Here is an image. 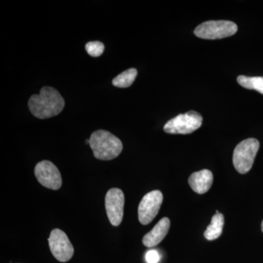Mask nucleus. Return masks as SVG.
<instances>
[{"mask_svg": "<svg viewBox=\"0 0 263 263\" xmlns=\"http://www.w3.org/2000/svg\"><path fill=\"white\" fill-rule=\"evenodd\" d=\"M48 245L53 257L60 262H67L73 256V247L65 232L61 230H52L48 238Z\"/></svg>", "mask_w": 263, "mask_h": 263, "instance_id": "6", "label": "nucleus"}, {"mask_svg": "<svg viewBox=\"0 0 263 263\" xmlns=\"http://www.w3.org/2000/svg\"><path fill=\"white\" fill-rule=\"evenodd\" d=\"M34 174L37 181L45 187L57 190L62 186L61 174L56 165L50 161L39 162L34 168Z\"/></svg>", "mask_w": 263, "mask_h": 263, "instance_id": "8", "label": "nucleus"}, {"mask_svg": "<svg viewBox=\"0 0 263 263\" xmlns=\"http://www.w3.org/2000/svg\"><path fill=\"white\" fill-rule=\"evenodd\" d=\"M224 224V218L221 213L214 214L213 216L210 224L208 226L206 230L204 233V236L209 240L217 239L222 233L223 227Z\"/></svg>", "mask_w": 263, "mask_h": 263, "instance_id": "12", "label": "nucleus"}, {"mask_svg": "<svg viewBox=\"0 0 263 263\" xmlns=\"http://www.w3.org/2000/svg\"><path fill=\"white\" fill-rule=\"evenodd\" d=\"M160 256L156 250H150L146 254V260L148 263H157L160 261Z\"/></svg>", "mask_w": 263, "mask_h": 263, "instance_id": "16", "label": "nucleus"}, {"mask_svg": "<svg viewBox=\"0 0 263 263\" xmlns=\"http://www.w3.org/2000/svg\"><path fill=\"white\" fill-rule=\"evenodd\" d=\"M237 81L243 88L255 90L263 95V77L240 76L237 78Z\"/></svg>", "mask_w": 263, "mask_h": 263, "instance_id": "14", "label": "nucleus"}, {"mask_svg": "<svg viewBox=\"0 0 263 263\" xmlns=\"http://www.w3.org/2000/svg\"><path fill=\"white\" fill-rule=\"evenodd\" d=\"M259 148V141L255 138H248L237 145L233 152V162L239 174H247L252 169Z\"/></svg>", "mask_w": 263, "mask_h": 263, "instance_id": "3", "label": "nucleus"}, {"mask_svg": "<svg viewBox=\"0 0 263 263\" xmlns=\"http://www.w3.org/2000/svg\"><path fill=\"white\" fill-rule=\"evenodd\" d=\"M124 195L120 189H110L105 196V209L110 224L117 227L124 216Z\"/></svg>", "mask_w": 263, "mask_h": 263, "instance_id": "9", "label": "nucleus"}, {"mask_svg": "<svg viewBox=\"0 0 263 263\" xmlns=\"http://www.w3.org/2000/svg\"><path fill=\"white\" fill-rule=\"evenodd\" d=\"M163 201L160 190H154L145 195L138 206V219L143 226L149 224L158 214Z\"/></svg>", "mask_w": 263, "mask_h": 263, "instance_id": "7", "label": "nucleus"}, {"mask_svg": "<svg viewBox=\"0 0 263 263\" xmlns=\"http://www.w3.org/2000/svg\"><path fill=\"white\" fill-rule=\"evenodd\" d=\"M28 106L34 117L48 119L61 113L65 107V100L57 89L45 86L39 95L31 97Z\"/></svg>", "mask_w": 263, "mask_h": 263, "instance_id": "1", "label": "nucleus"}, {"mask_svg": "<svg viewBox=\"0 0 263 263\" xmlns=\"http://www.w3.org/2000/svg\"><path fill=\"white\" fill-rule=\"evenodd\" d=\"M137 75H138V71L136 69H129L114 78L112 83H113L114 86H117V87L127 88L133 84L134 81L136 80Z\"/></svg>", "mask_w": 263, "mask_h": 263, "instance_id": "13", "label": "nucleus"}, {"mask_svg": "<svg viewBox=\"0 0 263 263\" xmlns=\"http://www.w3.org/2000/svg\"><path fill=\"white\" fill-rule=\"evenodd\" d=\"M238 31V26L230 21H209L195 29L197 37L205 40L222 39L230 37Z\"/></svg>", "mask_w": 263, "mask_h": 263, "instance_id": "4", "label": "nucleus"}, {"mask_svg": "<svg viewBox=\"0 0 263 263\" xmlns=\"http://www.w3.org/2000/svg\"><path fill=\"white\" fill-rule=\"evenodd\" d=\"M86 51L91 57H98L101 56L105 49V46L103 43L100 41H91L86 43Z\"/></svg>", "mask_w": 263, "mask_h": 263, "instance_id": "15", "label": "nucleus"}, {"mask_svg": "<svg viewBox=\"0 0 263 263\" xmlns=\"http://www.w3.org/2000/svg\"><path fill=\"white\" fill-rule=\"evenodd\" d=\"M86 144H89V139L86 140Z\"/></svg>", "mask_w": 263, "mask_h": 263, "instance_id": "17", "label": "nucleus"}, {"mask_svg": "<svg viewBox=\"0 0 263 263\" xmlns=\"http://www.w3.org/2000/svg\"><path fill=\"white\" fill-rule=\"evenodd\" d=\"M171 221L168 218H162L149 233L144 235L143 243L146 247H154L158 245L168 233Z\"/></svg>", "mask_w": 263, "mask_h": 263, "instance_id": "11", "label": "nucleus"}, {"mask_svg": "<svg viewBox=\"0 0 263 263\" xmlns=\"http://www.w3.org/2000/svg\"><path fill=\"white\" fill-rule=\"evenodd\" d=\"M89 146L95 158L100 160H111L122 152V141L117 136L106 130H97L89 138Z\"/></svg>", "mask_w": 263, "mask_h": 263, "instance_id": "2", "label": "nucleus"}, {"mask_svg": "<svg viewBox=\"0 0 263 263\" xmlns=\"http://www.w3.org/2000/svg\"><path fill=\"white\" fill-rule=\"evenodd\" d=\"M202 117L196 111L179 114L164 126V131L169 134H190L201 127Z\"/></svg>", "mask_w": 263, "mask_h": 263, "instance_id": "5", "label": "nucleus"}, {"mask_svg": "<svg viewBox=\"0 0 263 263\" xmlns=\"http://www.w3.org/2000/svg\"><path fill=\"white\" fill-rule=\"evenodd\" d=\"M214 176L209 170H202L193 173L189 178V184L193 191L197 194L206 193L212 187Z\"/></svg>", "mask_w": 263, "mask_h": 263, "instance_id": "10", "label": "nucleus"}, {"mask_svg": "<svg viewBox=\"0 0 263 263\" xmlns=\"http://www.w3.org/2000/svg\"><path fill=\"white\" fill-rule=\"evenodd\" d=\"M261 228H262V231L263 232V220H262V224H261Z\"/></svg>", "mask_w": 263, "mask_h": 263, "instance_id": "18", "label": "nucleus"}]
</instances>
